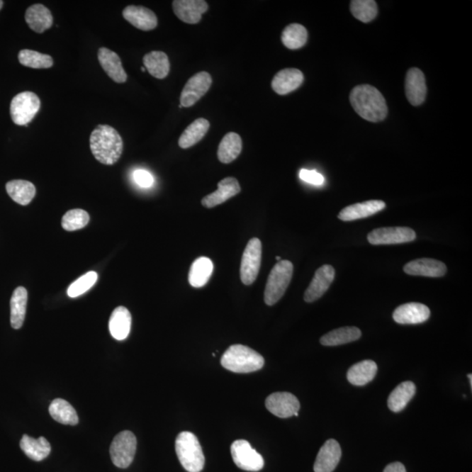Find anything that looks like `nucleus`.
Segmentation results:
<instances>
[{
	"label": "nucleus",
	"mask_w": 472,
	"mask_h": 472,
	"mask_svg": "<svg viewBox=\"0 0 472 472\" xmlns=\"http://www.w3.org/2000/svg\"><path fill=\"white\" fill-rule=\"evenodd\" d=\"M131 327V315L129 310L119 306L112 313L108 329L111 335L117 340H125L129 336Z\"/></svg>",
	"instance_id": "393cba45"
},
{
	"label": "nucleus",
	"mask_w": 472,
	"mask_h": 472,
	"mask_svg": "<svg viewBox=\"0 0 472 472\" xmlns=\"http://www.w3.org/2000/svg\"><path fill=\"white\" fill-rule=\"evenodd\" d=\"M430 310L420 303H404L393 313V320L400 325H417L429 320Z\"/></svg>",
	"instance_id": "2eb2a0df"
},
{
	"label": "nucleus",
	"mask_w": 472,
	"mask_h": 472,
	"mask_svg": "<svg viewBox=\"0 0 472 472\" xmlns=\"http://www.w3.org/2000/svg\"><path fill=\"white\" fill-rule=\"evenodd\" d=\"M262 242L258 238L249 240L243 252L240 275L245 286H251L257 280L261 268Z\"/></svg>",
	"instance_id": "6e6552de"
},
{
	"label": "nucleus",
	"mask_w": 472,
	"mask_h": 472,
	"mask_svg": "<svg viewBox=\"0 0 472 472\" xmlns=\"http://www.w3.org/2000/svg\"><path fill=\"white\" fill-rule=\"evenodd\" d=\"M361 337V331L357 327H347L333 330L322 337L320 343L325 347L340 346L358 340Z\"/></svg>",
	"instance_id": "f704fd0d"
},
{
	"label": "nucleus",
	"mask_w": 472,
	"mask_h": 472,
	"mask_svg": "<svg viewBox=\"0 0 472 472\" xmlns=\"http://www.w3.org/2000/svg\"><path fill=\"white\" fill-rule=\"evenodd\" d=\"M242 150V140L240 135L230 133L225 135L218 148V159L223 164H230L237 159Z\"/></svg>",
	"instance_id": "c85d7f7f"
},
{
	"label": "nucleus",
	"mask_w": 472,
	"mask_h": 472,
	"mask_svg": "<svg viewBox=\"0 0 472 472\" xmlns=\"http://www.w3.org/2000/svg\"><path fill=\"white\" fill-rule=\"evenodd\" d=\"M91 150L94 157L100 163L112 166L122 156L123 142L121 136L113 127L100 125L91 135Z\"/></svg>",
	"instance_id": "f03ea898"
},
{
	"label": "nucleus",
	"mask_w": 472,
	"mask_h": 472,
	"mask_svg": "<svg viewBox=\"0 0 472 472\" xmlns=\"http://www.w3.org/2000/svg\"><path fill=\"white\" fill-rule=\"evenodd\" d=\"M213 82L210 74L202 72L194 74L187 81L181 96V105L184 108L192 107L209 91Z\"/></svg>",
	"instance_id": "9b49d317"
},
{
	"label": "nucleus",
	"mask_w": 472,
	"mask_h": 472,
	"mask_svg": "<svg viewBox=\"0 0 472 472\" xmlns=\"http://www.w3.org/2000/svg\"><path fill=\"white\" fill-rule=\"evenodd\" d=\"M6 189L9 196L21 206L28 205L36 194L35 185L28 181H22V179L9 181L6 184Z\"/></svg>",
	"instance_id": "473e14b6"
},
{
	"label": "nucleus",
	"mask_w": 472,
	"mask_h": 472,
	"mask_svg": "<svg viewBox=\"0 0 472 472\" xmlns=\"http://www.w3.org/2000/svg\"><path fill=\"white\" fill-rule=\"evenodd\" d=\"M276 259L277 261L280 262V261H281V257H276Z\"/></svg>",
	"instance_id": "de8ad7c7"
},
{
	"label": "nucleus",
	"mask_w": 472,
	"mask_h": 472,
	"mask_svg": "<svg viewBox=\"0 0 472 472\" xmlns=\"http://www.w3.org/2000/svg\"><path fill=\"white\" fill-rule=\"evenodd\" d=\"M403 269L408 275L427 277H441L447 272V267L444 262L430 258H421L408 262Z\"/></svg>",
	"instance_id": "6ab92c4d"
},
{
	"label": "nucleus",
	"mask_w": 472,
	"mask_h": 472,
	"mask_svg": "<svg viewBox=\"0 0 472 472\" xmlns=\"http://www.w3.org/2000/svg\"><path fill=\"white\" fill-rule=\"evenodd\" d=\"M468 378H469V379H470L471 387H472V376H471V374H469V376H468Z\"/></svg>",
	"instance_id": "a18cd8bd"
},
{
	"label": "nucleus",
	"mask_w": 472,
	"mask_h": 472,
	"mask_svg": "<svg viewBox=\"0 0 472 472\" xmlns=\"http://www.w3.org/2000/svg\"><path fill=\"white\" fill-rule=\"evenodd\" d=\"M141 70L143 71V72H145V67H141Z\"/></svg>",
	"instance_id": "09e8293b"
},
{
	"label": "nucleus",
	"mask_w": 472,
	"mask_h": 472,
	"mask_svg": "<svg viewBox=\"0 0 472 472\" xmlns=\"http://www.w3.org/2000/svg\"><path fill=\"white\" fill-rule=\"evenodd\" d=\"M28 298V294L26 288H15L10 302L11 325L13 329H21L24 324Z\"/></svg>",
	"instance_id": "a878e982"
},
{
	"label": "nucleus",
	"mask_w": 472,
	"mask_h": 472,
	"mask_svg": "<svg viewBox=\"0 0 472 472\" xmlns=\"http://www.w3.org/2000/svg\"><path fill=\"white\" fill-rule=\"evenodd\" d=\"M99 61L108 77L115 82L123 84L127 81V74L117 52L106 47H101L99 51Z\"/></svg>",
	"instance_id": "4be33fe9"
},
{
	"label": "nucleus",
	"mask_w": 472,
	"mask_h": 472,
	"mask_svg": "<svg viewBox=\"0 0 472 472\" xmlns=\"http://www.w3.org/2000/svg\"><path fill=\"white\" fill-rule=\"evenodd\" d=\"M342 451L335 439H329L322 446L314 463L315 472H332L338 466Z\"/></svg>",
	"instance_id": "dca6fc26"
},
{
	"label": "nucleus",
	"mask_w": 472,
	"mask_h": 472,
	"mask_svg": "<svg viewBox=\"0 0 472 472\" xmlns=\"http://www.w3.org/2000/svg\"><path fill=\"white\" fill-rule=\"evenodd\" d=\"M176 453L184 469L189 472H201L205 466V456L196 434L179 433L175 443Z\"/></svg>",
	"instance_id": "20e7f679"
},
{
	"label": "nucleus",
	"mask_w": 472,
	"mask_h": 472,
	"mask_svg": "<svg viewBox=\"0 0 472 472\" xmlns=\"http://www.w3.org/2000/svg\"><path fill=\"white\" fill-rule=\"evenodd\" d=\"M308 39V32L300 24H291L284 28L282 41L288 50H298L305 46Z\"/></svg>",
	"instance_id": "e433bc0d"
},
{
	"label": "nucleus",
	"mask_w": 472,
	"mask_h": 472,
	"mask_svg": "<svg viewBox=\"0 0 472 472\" xmlns=\"http://www.w3.org/2000/svg\"><path fill=\"white\" fill-rule=\"evenodd\" d=\"M123 16L129 23L142 31H151L157 26L156 14L145 6H127L123 11Z\"/></svg>",
	"instance_id": "aec40b11"
},
{
	"label": "nucleus",
	"mask_w": 472,
	"mask_h": 472,
	"mask_svg": "<svg viewBox=\"0 0 472 472\" xmlns=\"http://www.w3.org/2000/svg\"><path fill=\"white\" fill-rule=\"evenodd\" d=\"M21 448L30 459L40 462L47 458L51 452V445L45 437L38 439L24 434L21 441Z\"/></svg>",
	"instance_id": "bb28decb"
},
{
	"label": "nucleus",
	"mask_w": 472,
	"mask_h": 472,
	"mask_svg": "<svg viewBox=\"0 0 472 472\" xmlns=\"http://www.w3.org/2000/svg\"><path fill=\"white\" fill-rule=\"evenodd\" d=\"M40 100L36 94L26 91L13 97L10 105V114L15 125L28 126L40 111Z\"/></svg>",
	"instance_id": "423d86ee"
},
{
	"label": "nucleus",
	"mask_w": 472,
	"mask_h": 472,
	"mask_svg": "<svg viewBox=\"0 0 472 472\" xmlns=\"http://www.w3.org/2000/svg\"><path fill=\"white\" fill-rule=\"evenodd\" d=\"M376 363L363 361L356 363L347 372V380L354 386H365L372 381L377 373Z\"/></svg>",
	"instance_id": "c756f323"
},
{
	"label": "nucleus",
	"mask_w": 472,
	"mask_h": 472,
	"mask_svg": "<svg viewBox=\"0 0 472 472\" xmlns=\"http://www.w3.org/2000/svg\"><path fill=\"white\" fill-rule=\"evenodd\" d=\"M335 277V269L332 266L325 264L318 269L303 296L305 301L313 303L320 298L331 286Z\"/></svg>",
	"instance_id": "ddd939ff"
},
{
	"label": "nucleus",
	"mask_w": 472,
	"mask_h": 472,
	"mask_svg": "<svg viewBox=\"0 0 472 472\" xmlns=\"http://www.w3.org/2000/svg\"><path fill=\"white\" fill-rule=\"evenodd\" d=\"M89 222V215L87 212L82 209H73L62 217V226L67 231H76L87 226Z\"/></svg>",
	"instance_id": "ea45409f"
},
{
	"label": "nucleus",
	"mask_w": 472,
	"mask_h": 472,
	"mask_svg": "<svg viewBox=\"0 0 472 472\" xmlns=\"http://www.w3.org/2000/svg\"><path fill=\"white\" fill-rule=\"evenodd\" d=\"M350 102L359 116L367 121H383L388 115L384 96L371 85H359L350 94Z\"/></svg>",
	"instance_id": "f257e3e1"
},
{
	"label": "nucleus",
	"mask_w": 472,
	"mask_h": 472,
	"mask_svg": "<svg viewBox=\"0 0 472 472\" xmlns=\"http://www.w3.org/2000/svg\"><path fill=\"white\" fill-rule=\"evenodd\" d=\"M99 275L95 271L86 273L85 275L78 279L76 282H74L69 288H67V296L69 298H77L79 296L84 294L89 290L95 286Z\"/></svg>",
	"instance_id": "a19ab883"
},
{
	"label": "nucleus",
	"mask_w": 472,
	"mask_h": 472,
	"mask_svg": "<svg viewBox=\"0 0 472 472\" xmlns=\"http://www.w3.org/2000/svg\"><path fill=\"white\" fill-rule=\"evenodd\" d=\"M231 455L236 466L247 471H259L264 466V460L246 440H237L231 445Z\"/></svg>",
	"instance_id": "1a4fd4ad"
},
{
	"label": "nucleus",
	"mask_w": 472,
	"mask_h": 472,
	"mask_svg": "<svg viewBox=\"0 0 472 472\" xmlns=\"http://www.w3.org/2000/svg\"><path fill=\"white\" fill-rule=\"evenodd\" d=\"M241 186L235 178H225L218 183V190L202 198L201 204L207 208H213L237 196Z\"/></svg>",
	"instance_id": "f3484780"
},
{
	"label": "nucleus",
	"mask_w": 472,
	"mask_h": 472,
	"mask_svg": "<svg viewBox=\"0 0 472 472\" xmlns=\"http://www.w3.org/2000/svg\"><path fill=\"white\" fill-rule=\"evenodd\" d=\"M213 269V262L208 257H200L191 266L189 280L191 286L203 287L208 282Z\"/></svg>",
	"instance_id": "72a5a7b5"
},
{
	"label": "nucleus",
	"mask_w": 472,
	"mask_h": 472,
	"mask_svg": "<svg viewBox=\"0 0 472 472\" xmlns=\"http://www.w3.org/2000/svg\"><path fill=\"white\" fill-rule=\"evenodd\" d=\"M303 74L297 69H286L279 71L273 78L271 87L279 95L283 96L300 87Z\"/></svg>",
	"instance_id": "5701e85b"
},
{
	"label": "nucleus",
	"mask_w": 472,
	"mask_h": 472,
	"mask_svg": "<svg viewBox=\"0 0 472 472\" xmlns=\"http://www.w3.org/2000/svg\"><path fill=\"white\" fill-rule=\"evenodd\" d=\"M350 6L354 16L364 23H369L377 16L378 6L374 0H354Z\"/></svg>",
	"instance_id": "58836bf2"
},
{
	"label": "nucleus",
	"mask_w": 472,
	"mask_h": 472,
	"mask_svg": "<svg viewBox=\"0 0 472 472\" xmlns=\"http://www.w3.org/2000/svg\"><path fill=\"white\" fill-rule=\"evenodd\" d=\"M293 276V264L287 260H281L269 273L264 291V302L269 306L274 305L283 298Z\"/></svg>",
	"instance_id": "39448f33"
},
{
	"label": "nucleus",
	"mask_w": 472,
	"mask_h": 472,
	"mask_svg": "<svg viewBox=\"0 0 472 472\" xmlns=\"http://www.w3.org/2000/svg\"><path fill=\"white\" fill-rule=\"evenodd\" d=\"M220 362L224 369L238 373L256 372L264 366V357L243 344H234L228 347Z\"/></svg>",
	"instance_id": "7ed1b4c3"
},
{
	"label": "nucleus",
	"mask_w": 472,
	"mask_h": 472,
	"mask_svg": "<svg viewBox=\"0 0 472 472\" xmlns=\"http://www.w3.org/2000/svg\"><path fill=\"white\" fill-rule=\"evenodd\" d=\"M415 390V385L412 381H405L399 384L393 389L388 397V405L389 410L395 413H398L404 410L413 398Z\"/></svg>",
	"instance_id": "cd10ccee"
},
{
	"label": "nucleus",
	"mask_w": 472,
	"mask_h": 472,
	"mask_svg": "<svg viewBox=\"0 0 472 472\" xmlns=\"http://www.w3.org/2000/svg\"><path fill=\"white\" fill-rule=\"evenodd\" d=\"M172 9L179 20L193 25L201 21L202 14L208 10V5L204 0H174Z\"/></svg>",
	"instance_id": "4468645a"
},
{
	"label": "nucleus",
	"mask_w": 472,
	"mask_h": 472,
	"mask_svg": "<svg viewBox=\"0 0 472 472\" xmlns=\"http://www.w3.org/2000/svg\"><path fill=\"white\" fill-rule=\"evenodd\" d=\"M145 69L157 79H164L170 72V62L166 52L152 51L143 59Z\"/></svg>",
	"instance_id": "7c9ffc66"
},
{
	"label": "nucleus",
	"mask_w": 472,
	"mask_h": 472,
	"mask_svg": "<svg viewBox=\"0 0 472 472\" xmlns=\"http://www.w3.org/2000/svg\"><path fill=\"white\" fill-rule=\"evenodd\" d=\"M3 6H4V2L2 1V0H0V10L2 9Z\"/></svg>",
	"instance_id": "49530a36"
},
{
	"label": "nucleus",
	"mask_w": 472,
	"mask_h": 472,
	"mask_svg": "<svg viewBox=\"0 0 472 472\" xmlns=\"http://www.w3.org/2000/svg\"><path fill=\"white\" fill-rule=\"evenodd\" d=\"M25 20L29 28L37 33L46 32L54 23L52 15L47 7L35 4L26 10Z\"/></svg>",
	"instance_id": "b1692460"
},
{
	"label": "nucleus",
	"mask_w": 472,
	"mask_h": 472,
	"mask_svg": "<svg viewBox=\"0 0 472 472\" xmlns=\"http://www.w3.org/2000/svg\"><path fill=\"white\" fill-rule=\"evenodd\" d=\"M210 123L207 119L198 118L193 121L181 134L179 140V147L187 149L196 145L208 133Z\"/></svg>",
	"instance_id": "2f4dec72"
},
{
	"label": "nucleus",
	"mask_w": 472,
	"mask_h": 472,
	"mask_svg": "<svg viewBox=\"0 0 472 472\" xmlns=\"http://www.w3.org/2000/svg\"><path fill=\"white\" fill-rule=\"evenodd\" d=\"M266 408L271 414L279 418L293 417L300 410L297 397L288 392H277L268 396Z\"/></svg>",
	"instance_id": "f8f14e48"
},
{
	"label": "nucleus",
	"mask_w": 472,
	"mask_h": 472,
	"mask_svg": "<svg viewBox=\"0 0 472 472\" xmlns=\"http://www.w3.org/2000/svg\"><path fill=\"white\" fill-rule=\"evenodd\" d=\"M383 472H407V471L405 466H404L402 463L395 462L388 464V466L385 468Z\"/></svg>",
	"instance_id": "c03bdc74"
},
{
	"label": "nucleus",
	"mask_w": 472,
	"mask_h": 472,
	"mask_svg": "<svg viewBox=\"0 0 472 472\" xmlns=\"http://www.w3.org/2000/svg\"><path fill=\"white\" fill-rule=\"evenodd\" d=\"M50 414L52 419L62 425H77L79 422L76 410L63 399L52 400L50 406Z\"/></svg>",
	"instance_id": "c9c22d12"
},
{
	"label": "nucleus",
	"mask_w": 472,
	"mask_h": 472,
	"mask_svg": "<svg viewBox=\"0 0 472 472\" xmlns=\"http://www.w3.org/2000/svg\"><path fill=\"white\" fill-rule=\"evenodd\" d=\"M415 238V232L404 227L376 228L367 235V240L373 245H402L413 242Z\"/></svg>",
	"instance_id": "9d476101"
},
{
	"label": "nucleus",
	"mask_w": 472,
	"mask_h": 472,
	"mask_svg": "<svg viewBox=\"0 0 472 472\" xmlns=\"http://www.w3.org/2000/svg\"><path fill=\"white\" fill-rule=\"evenodd\" d=\"M405 92L408 102L413 106H418L425 102L427 95V86L422 71L413 67L408 71L405 81Z\"/></svg>",
	"instance_id": "a211bd4d"
},
{
	"label": "nucleus",
	"mask_w": 472,
	"mask_h": 472,
	"mask_svg": "<svg viewBox=\"0 0 472 472\" xmlns=\"http://www.w3.org/2000/svg\"><path fill=\"white\" fill-rule=\"evenodd\" d=\"M133 177L135 181L141 187H150L154 181L152 175L145 170H137L134 172Z\"/></svg>",
	"instance_id": "37998d69"
},
{
	"label": "nucleus",
	"mask_w": 472,
	"mask_h": 472,
	"mask_svg": "<svg viewBox=\"0 0 472 472\" xmlns=\"http://www.w3.org/2000/svg\"><path fill=\"white\" fill-rule=\"evenodd\" d=\"M385 208V202L382 201H367L361 202V203L348 206L341 210L339 213V219L343 222H352V220L367 218V217L382 211Z\"/></svg>",
	"instance_id": "412c9836"
},
{
	"label": "nucleus",
	"mask_w": 472,
	"mask_h": 472,
	"mask_svg": "<svg viewBox=\"0 0 472 472\" xmlns=\"http://www.w3.org/2000/svg\"><path fill=\"white\" fill-rule=\"evenodd\" d=\"M137 451V438L133 432L125 430L115 437L111 445L112 462L116 466L126 469L133 462Z\"/></svg>",
	"instance_id": "0eeeda50"
},
{
	"label": "nucleus",
	"mask_w": 472,
	"mask_h": 472,
	"mask_svg": "<svg viewBox=\"0 0 472 472\" xmlns=\"http://www.w3.org/2000/svg\"><path fill=\"white\" fill-rule=\"evenodd\" d=\"M299 177H300L302 181L313 184L315 186H321L325 181L324 176L318 174L316 171L302 169L299 172Z\"/></svg>",
	"instance_id": "79ce46f5"
},
{
	"label": "nucleus",
	"mask_w": 472,
	"mask_h": 472,
	"mask_svg": "<svg viewBox=\"0 0 472 472\" xmlns=\"http://www.w3.org/2000/svg\"><path fill=\"white\" fill-rule=\"evenodd\" d=\"M18 61H20L21 64L25 67L37 69H50L54 65V60L50 55L29 50L20 52Z\"/></svg>",
	"instance_id": "4c0bfd02"
}]
</instances>
